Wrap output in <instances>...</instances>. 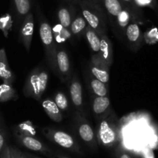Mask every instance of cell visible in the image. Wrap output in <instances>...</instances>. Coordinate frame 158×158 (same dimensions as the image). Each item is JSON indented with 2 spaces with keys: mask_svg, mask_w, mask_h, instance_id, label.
Listing matches in <instances>:
<instances>
[{
  "mask_svg": "<svg viewBox=\"0 0 158 158\" xmlns=\"http://www.w3.org/2000/svg\"><path fill=\"white\" fill-rule=\"evenodd\" d=\"M66 158H67V157H66Z\"/></svg>",
  "mask_w": 158,
  "mask_h": 158,
  "instance_id": "e575fe53",
  "label": "cell"
},
{
  "mask_svg": "<svg viewBox=\"0 0 158 158\" xmlns=\"http://www.w3.org/2000/svg\"><path fill=\"white\" fill-rule=\"evenodd\" d=\"M99 53L106 62L108 66H111L112 62V49L109 40L104 35L100 37V49Z\"/></svg>",
  "mask_w": 158,
  "mask_h": 158,
  "instance_id": "52a82bcc",
  "label": "cell"
},
{
  "mask_svg": "<svg viewBox=\"0 0 158 158\" xmlns=\"http://www.w3.org/2000/svg\"><path fill=\"white\" fill-rule=\"evenodd\" d=\"M122 1H124L125 2H130L132 1V0H122Z\"/></svg>",
  "mask_w": 158,
  "mask_h": 158,
  "instance_id": "d6a6232c",
  "label": "cell"
},
{
  "mask_svg": "<svg viewBox=\"0 0 158 158\" xmlns=\"http://www.w3.org/2000/svg\"><path fill=\"white\" fill-rule=\"evenodd\" d=\"M153 0H134L135 3L138 6L144 7V6H149L153 3Z\"/></svg>",
  "mask_w": 158,
  "mask_h": 158,
  "instance_id": "83f0119b",
  "label": "cell"
},
{
  "mask_svg": "<svg viewBox=\"0 0 158 158\" xmlns=\"http://www.w3.org/2000/svg\"><path fill=\"white\" fill-rule=\"evenodd\" d=\"M0 78L2 80L3 83L11 85L14 80V76L9 67L4 49H0Z\"/></svg>",
  "mask_w": 158,
  "mask_h": 158,
  "instance_id": "5b68a950",
  "label": "cell"
},
{
  "mask_svg": "<svg viewBox=\"0 0 158 158\" xmlns=\"http://www.w3.org/2000/svg\"><path fill=\"white\" fill-rule=\"evenodd\" d=\"M82 15L87 23H88V26H91L92 29H97L99 26V18L96 14H94L92 11L87 8L82 9Z\"/></svg>",
  "mask_w": 158,
  "mask_h": 158,
  "instance_id": "9a60e30c",
  "label": "cell"
},
{
  "mask_svg": "<svg viewBox=\"0 0 158 158\" xmlns=\"http://www.w3.org/2000/svg\"><path fill=\"white\" fill-rule=\"evenodd\" d=\"M126 36L130 42H137L140 37V29L139 26L136 23L129 25L126 29Z\"/></svg>",
  "mask_w": 158,
  "mask_h": 158,
  "instance_id": "ffe728a7",
  "label": "cell"
},
{
  "mask_svg": "<svg viewBox=\"0 0 158 158\" xmlns=\"http://www.w3.org/2000/svg\"><path fill=\"white\" fill-rule=\"evenodd\" d=\"M86 38L92 51L99 53L100 49V37L90 26L86 28Z\"/></svg>",
  "mask_w": 158,
  "mask_h": 158,
  "instance_id": "8fae6325",
  "label": "cell"
},
{
  "mask_svg": "<svg viewBox=\"0 0 158 158\" xmlns=\"http://www.w3.org/2000/svg\"><path fill=\"white\" fill-rule=\"evenodd\" d=\"M33 14L29 13L25 17L21 26V30H20L23 44L27 51H29L30 49L31 42H32L33 35Z\"/></svg>",
  "mask_w": 158,
  "mask_h": 158,
  "instance_id": "3957f363",
  "label": "cell"
},
{
  "mask_svg": "<svg viewBox=\"0 0 158 158\" xmlns=\"http://www.w3.org/2000/svg\"><path fill=\"white\" fill-rule=\"evenodd\" d=\"M1 158H12L11 157L10 148L8 146H4L1 152Z\"/></svg>",
  "mask_w": 158,
  "mask_h": 158,
  "instance_id": "f1b7e54d",
  "label": "cell"
},
{
  "mask_svg": "<svg viewBox=\"0 0 158 158\" xmlns=\"http://www.w3.org/2000/svg\"><path fill=\"white\" fill-rule=\"evenodd\" d=\"M110 106V100L108 97H97L93 102V111L95 114H102Z\"/></svg>",
  "mask_w": 158,
  "mask_h": 158,
  "instance_id": "7c38bea8",
  "label": "cell"
},
{
  "mask_svg": "<svg viewBox=\"0 0 158 158\" xmlns=\"http://www.w3.org/2000/svg\"><path fill=\"white\" fill-rule=\"evenodd\" d=\"M70 26H71V32L74 34H77L86 27V20L84 17L78 16L71 23Z\"/></svg>",
  "mask_w": 158,
  "mask_h": 158,
  "instance_id": "cb8c5ba5",
  "label": "cell"
},
{
  "mask_svg": "<svg viewBox=\"0 0 158 158\" xmlns=\"http://www.w3.org/2000/svg\"><path fill=\"white\" fill-rule=\"evenodd\" d=\"M99 137L104 145H112L116 140V130L106 120H103L99 125Z\"/></svg>",
  "mask_w": 158,
  "mask_h": 158,
  "instance_id": "277c9868",
  "label": "cell"
},
{
  "mask_svg": "<svg viewBox=\"0 0 158 158\" xmlns=\"http://www.w3.org/2000/svg\"><path fill=\"white\" fill-rule=\"evenodd\" d=\"M103 2L106 10L112 16L117 17L122 10V5L119 0H103Z\"/></svg>",
  "mask_w": 158,
  "mask_h": 158,
  "instance_id": "2e32d148",
  "label": "cell"
},
{
  "mask_svg": "<svg viewBox=\"0 0 158 158\" xmlns=\"http://www.w3.org/2000/svg\"><path fill=\"white\" fill-rule=\"evenodd\" d=\"M40 36L45 47L50 48L54 43L53 29L47 23H42L40 26Z\"/></svg>",
  "mask_w": 158,
  "mask_h": 158,
  "instance_id": "ba28073f",
  "label": "cell"
},
{
  "mask_svg": "<svg viewBox=\"0 0 158 158\" xmlns=\"http://www.w3.org/2000/svg\"><path fill=\"white\" fill-rule=\"evenodd\" d=\"M53 32H54L55 40L57 43H64L71 36L70 32L67 30L66 28L63 27L61 25L60 26H57L55 28H54Z\"/></svg>",
  "mask_w": 158,
  "mask_h": 158,
  "instance_id": "7402d4cb",
  "label": "cell"
},
{
  "mask_svg": "<svg viewBox=\"0 0 158 158\" xmlns=\"http://www.w3.org/2000/svg\"><path fill=\"white\" fill-rule=\"evenodd\" d=\"M21 140L22 143L26 148H27L29 150H32V151H39L43 148L42 143L38 140L33 138L32 136H23V137H21Z\"/></svg>",
  "mask_w": 158,
  "mask_h": 158,
  "instance_id": "e0dca14e",
  "label": "cell"
},
{
  "mask_svg": "<svg viewBox=\"0 0 158 158\" xmlns=\"http://www.w3.org/2000/svg\"><path fill=\"white\" fill-rule=\"evenodd\" d=\"M120 158H130V157L129 155H127V154H122Z\"/></svg>",
  "mask_w": 158,
  "mask_h": 158,
  "instance_id": "1f68e13d",
  "label": "cell"
},
{
  "mask_svg": "<svg viewBox=\"0 0 158 158\" xmlns=\"http://www.w3.org/2000/svg\"><path fill=\"white\" fill-rule=\"evenodd\" d=\"M79 135L84 141L90 142L94 138V132L92 128L88 123H82L78 129Z\"/></svg>",
  "mask_w": 158,
  "mask_h": 158,
  "instance_id": "d6986e66",
  "label": "cell"
},
{
  "mask_svg": "<svg viewBox=\"0 0 158 158\" xmlns=\"http://www.w3.org/2000/svg\"><path fill=\"white\" fill-rule=\"evenodd\" d=\"M1 123H0V154H1L3 148L5 146V137H4V132L3 130L2 129Z\"/></svg>",
  "mask_w": 158,
  "mask_h": 158,
  "instance_id": "f546056e",
  "label": "cell"
},
{
  "mask_svg": "<svg viewBox=\"0 0 158 158\" xmlns=\"http://www.w3.org/2000/svg\"><path fill=\"white\" fill-rule=\"evenodd\" d=\"M91 86L97 97H105L107 95V88L105 83L100 81L98 79L92 80L91 82Z\"/></svg>",
  "mask_w": 158,
  "mask_h": 158,
  "instance_id": "44dd1931",
  "label": "cell"
},
{
  "mask_svg": "<svg viewBox=\"0 0 158 158\" xmlns=\"http://www.w3.org/2000/svg\"><path fill=\"white\" fill-rule=\"evenodd\" d=\"M10 151H11V152L13 154V155H14V157H15V158H23V156H22L21 154H20V153L18 152V151H15V150L10 149Z\"/></svg>",
  "mask_w": 158,
  "mask_h": 158,
  "instance_id": "4dcf8cb0",
  "label": "cell"
},
{
  "mask_svg": "<svg viewBox=\"0 0 158 158\" xmlns=\"http://www.w3.org/2000/svg\"><path fill=\"white\" fill-rule=\"evenodd\" d=\"M19 129L23 133L24 135L33 136L36 134L35 129L30 121H25L21 123L19 125Z\"/></svg>",
  "mask_w": 158,
  "mask_h": 158,
  "instance_id": "484cf974",
  "label": "cell"
},
{
  "mask_svg": "<svg viewBox=\"0 0 158 158\" xmlns=\"http://www.w3.org/2000/svg\"><path fill=\"white\" fill-rule=\"evenodd\" d=\"M42 106L43 110L47 114L48 117L55 122H60L62 120V115L60 113V110L57 106L56 103L53 100H45L42 102Z\"/></svg>",
  "mask_w": 158,
  "mask_h": 158,
  "instance_id": "8992f818",
  "label": "cell"
},
{
  "mask_svg": "<svg viewBox=\"0 0 158 158\" xmlns=\"http://www.w3.org/2000/svg\"><path fill=\"white\" fill-rule=\"evenodd\" d=\"M70 94L73 103L76 106H81L82 104V88L79 82L74 81L70 87Z\"/></svg>",
  "mask_w": 158,
  "mask_h": 158,
  "instance_id": "30bf717a",
  "label": "cell"
},
{
  "mask_svg": "<svg viewBox=\"0 0 158 158\" xmlns=\"http://www.w3.org/2000/svg\"><path fill=\"white\" fill-rule=\"evenodd\" d=\"M57 63L59 70L64 74L68 73L70 69V62L66 52L60 50L57 54Z\"/></svg>",
  "mask_w": 158,
  "mask_h": 158,
  "instance_id": "4fadbf2b",
  "label": "cell"
},
{
  "mask_svg": "<svg viewBox=\"0 0 158 158\" xmlns=\"http://www.w3.org/2000/svg\"><path fill=\"white\" fill-rule=\"evenodd\" d=\"M54 102L56 103L59 109L61 110H66L68 107V101L66 96L63 93H57L54 98Z\"/></svg>",
  "mask_w": 158,
  "mask_h": 158,
  "instance_id": "d4e9b609",
  "label": "cell"
},
{
  "mask_svg": "<svg viewBox=\"0 0 158 158\" xmlns=\"http://www.w3.org/2000/svg\"><path fill=\"white\" fill-rule=\"evenodd\" d=\"M130 19V15L128 11L122 9L120 13L117 15L118 23L121 27H125L128 25Z\"/></svg>",
  "mask_w": 158,
  "mask_h": 158,
  "instance_id": "4316f807",
  "label": "cell"
},
{
  "mask_svg": "<svg viewBox=\"0 0 158 158\" xmlns=\"http://www.w3.org/2000/svg\"><path fill=\"white\" fill-rule=\"evenodd\" d=\"M11 157H12V158H15V157H14V155H13V154H12V152H11Z\"/></svg>",
  "mask_w": 158,
  "mask_h": 158,
  "instance_id": "836d02e7",
  "label": "cell"
},
{
  "mask_svg": "<svg viewBox=\"0 0 158 158\" xmlns=\"http://www.w3.org/2000/svg\"><path fill=\"white\" fill-rule=\"evenodd\" d=\"M108 69L109 66L100 54H94L91 56V73L96 79L103 82L105 84L108 83L109 80Z\"/></svg>",
  "mask_w": 158,
  "mask_h": 158,
  "instance_id": "7a4b0ae2",
  "label": "cell"
},
{
  "mask_svg": "<svg viewBox=\"0 0 158 158\" xmlns=\"http://www.w3.org/2000/svg\"><path fill=\"white\" fill-rule=\"evenodd\" d=\"M53 139L60 146L64 148H71L74 145V140L68 133L55 131L53 134Z\"/></svg>",
  "mask_w": 158,
  "mask_h": 158,
  "instance_id": "9c48e42d",
  "label": "cell"
},
{
  "mask_svg": "<svg viewBox=\"0 0 158 158\" xmlns=\"http://www.w3.org/2000/svg\"><path fill=\"white\" fill-rule=\"evenodd\" d=\"M14 7L20 15H26L30 10L31 5L29 0H13Z\"/></svg>",
  "mask_w": 158,
  "mask_h": 158,
  "instance_id": "ac0fdd59",
  "label": "cell"
},
{
  "mask_svg": "<svg viewBox=\"0 0 158 158\" xmlns=\"http://www.w3.org/2000/svg\"><path fill=\"white\" fill-rule=\"evenodd\" d=\"M58 19L60 24L63 27L68 28L71 24V17L69 11L66 8H61L58 11Z\"/></svg>",
  "mask_w": 158,
  "mask_h": 158,
  "instance_id": "603a6c76",
  "label": "cell"
},
{
  "mask_svg": "<svg viewBox=\"0 0 158 158\" xmlns=\"http://www.w3.org/2000/svg\"><path fill=\"white\" fill-rule=\"evenodd\" d=\"M48 82V74L45 71L31 73L25 86V93L33 98L39 99L46 90Z\"/></svg>",
  "mask_w": 158,
  "mask_h": 158,
  "instance_id": "6da1fadb",
  "label": "cell"
},
{
  "mask_svg": "<svg viewBox=\"0 0 158 158\" xmlns=\"http://www.w3.org/2000/svg\"><path fill=\"white\" fill-rule=\"evenodd\" d=\"M15 97V91L11 84H0V102H6Z\"/></svg>",
  "mask_w": 158,
  "mask_h": 158,
  "instance_id": "5bb4252c",
  "label": "cell"
}]
</instances>
